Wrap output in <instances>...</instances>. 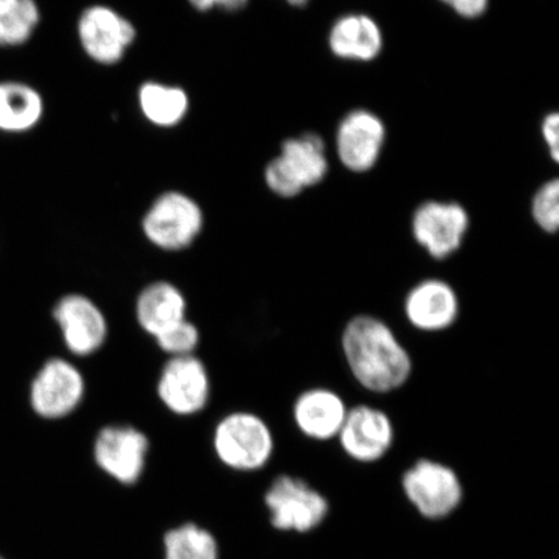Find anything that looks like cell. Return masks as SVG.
<instances>
[{
  "mask_svg": "<svg viewBox=\"0 0 559 559\" xmlns=\"http://www.w3.org/2000/svg\"><path fill=\"white\" fill-rule=\"evenodd\" d=\"M136 34L131 20L108 5L87 7L76 21V35L83 52L91 61L104 67L121 62L135 44Z\"/></svg>",
  "mask_w": 559,
  "mask_h": 559,
  "instance_id": "cell-7",
  "label": "cell"
},
{
  "mask_svg": "<svg viewBox=\"0 0 559 559\" xmlns=\"http://www.w3.org/2000/svg\"><path fill=\"white\" fill-rule=\"evenodd\" d=\"M533 216L544 233L555 234L559 227V183L551 180L544 185L533 201Z\"/></svg>",
  "mask_w": 559,
  "mask_h": 559,
  "instance_id": "cell-24",
  "label": "cell"
},
{
  "mask_svg": "<svg viewBox=\"0 0 559 559\" xmlns=\"http://www.w3.org/2000/svg\"><path fill=\"white\" fill-rule=\"evenodd\" d=\"M330 45L341 59L370 61L382 50V34L372 19L348 15L332 27Z\"/></svg>",
  "mask_w": 559,
  "mask_h": 559,
  "instance_id": "cell-19",
  "label": "cell"
},
{
  "mask_svg": "<svg viewBox=\"0 0 559 559\" xmlns=\"http://www.w3.org/2000/svg\"><path fill=\"white\" fill-rule=\"evenodd\" d=\"M44 116L45 100L37 88L20 81L0 82V132L26 134Z\"/></svg>",
  "mask_w": 559,
  "mask_h": 559,
  "instance_id": "cell-18",
  "label": "cell"
},
{
  "mask_svg": "<svg viewBox=\"0 0 559 559\" xmlns=\"http://www.w3.org/2000/svg\"><path fill=\"white\" fill-rule=\"evenodd\" d=\"M157 394L174 415H198L206 407L210 397V379L204 362L194 355L171 358L160 372Z\"/></svg>",
  "mask_w": 559,
  "mask_h": 559,
  "instance_id": "cell-11",
  "label": "cell"
},
{
  "mask_svg": "<svg viewBox=\"0 0 559 559\" xmlns=\"http://www.w3.org/2000/svg\"><path fill=\"white\" fill-rule=\"evenodd\" d=\"M348 409L337 391L313 388L297 397L293 405V419L305 437L326 442L337 439Z\"/></svg>",
  "mask_w": 559,
  "mask_h": 559,
  "instance_id": "cell-15",
  "label": "cell"
},
{
  "mask_svg": "<svg viewBox=\"0 0 559 559\" xmlns=\"http://www.w3.org/2000/svg\"><path fill=\"white\" fill-rule=\"evenodd\" d=\"M165 559H219L218 543L207 530L186 523L165 536Z\"/></svg>",
  "mask_w": 559,
  "mask_h": 559,
  "instance_id": "cell-22",
  "label": "cell"
},
{
  "mask_svg": "<svg viewBox=\"0 0 559 559\" xmlns=\"http://www.w3.org/2000/svg\"><path fill=\"white\" fill-rule=\"evenodd\" d=\"M341 345L349 373L369 393H393L411 379L414 361L408 349L390 325L373 314L349 320Z\"/></svg>",
  "mask_w": 559,
  "mask_h": 559,
  "instance_id": "cell-1",
  "label": "cell"
},
{
  "mask_svg": "<svg viewBox=\"0 0 559 559\" xmlns=\"http://www.w3.org/2000/svg\"><path fill=\"white\" fill-rule=\"evenodd\" d=\"M150 442L132 426H107L97 435L94 457L97 466L122 485H135L142 477Z\"/></svg>",
  "mask_w": 559,
  "mask_h": 559,
  "instance_id": "cell-12",
  "label": "cell"
},
{
  "mask_svg": "<svg viewBox=\"0 0 559 559\" xmlns=\"http://www.w3.org/2000/svg\"><path fill=\"white\" fill-rule=\"evenodd\" d=\"M328 171L323 140L314 134L286 140L282 153L265 167V185L280 198H296L317 186Z\"/></svg>",
  "mask_w": 559,
  "mask_h": 559,
  "instance_id": "cell-4",
  "label": "cell"
},
{
  "mask_svg": "<svg viewBox=\"0 0 559 559\" xmlns=\"http://www.w3.org/2000/svg\"><path fill=\"white\" fill-rule=\"evenodd\" d=\"M442 2L449 4L459 15L469 19L481 15L488 5V0H442Z\"/></svg>",
  "mask_w": 559,
  "mask_h": 559,
  "instance_id": "cell-26",
  "label": "cell"
},
{
  "mask_svg": "<svg viewBox=\"0 0 559 559\" xmlns=\"http://www.w3.org/2000/svg\"><path fill=\"white\" fill-rule=\"evenodd\" d=\"M86 393L81 370L62 358L47 360L31 386L32 408L41 418L60 419L80 407Z\"/></svg>",
  "mask_w": 559,
  "mask_h": 559,
  "instance_id": "cell-8",
  "label": "cell"
},
{
  "mask_svg": "<svg viewBox=\"0 0 559 559\" xmlns=\"http://www.w3.org/2000/svg\"><path fill=\"white\" fill-rule=\"evenodd\" d=\"M456 289L443 278L421 280L404 299V314L415 330L439 333L450 330L460 317Z\"/></svg>",
  "mask_w": 559,
  "mask_h": 559,
  "instance_id": "cell-14",
  "label": "cell"
},
{
  "mask_svg": "<svg viewBox=\"0 0 559 559\" xmlns=\"http://www.w3.org/2000/svg\"><path fill=\"white\" fill-rule=\"evenodd\" d=\"M204 222V212L191 195L167 191L146 210L142 229L145 239L156 248L179 251L191 247L198 239Z\"/></svg>",
  "mask_w": 559,
  "mask_h": 559,
  "instance_id": "cell-3",
  "label": "cell"
},
{
  "mask_svg": "<svg viewBox=\"0 0 559 559\" xmlns=\"http://www.w3.org/2000/svg\"><path fill=\"white\" fill-rule=\"evenodd\" d=\"M337 439L349 459L360 464H373L386 456L393 447L394 423L380 408L356 405L348 409Z\"/></svg>",
  "mask_w": 559,
  "mask_h": 559,
  "instance_id": "cell-10",
  "label": "cell"
},
{
  "mask_svg": "<svg viewBox=\"0 0 559 559\" xmlns=\"http://www.w3.org/2000/svg\"><path fill=\"white\" fill-rule=\"evenodd\" d=\"M155 340L164 353L169 354L171 358H178V356L193 355L200 344V332L198 326L186 319L157 335Z\"/></svg>",
  "mask_w": 559,
  "mask_h": 559,
  "instance_id": "cell-23",
  "label": "cell"
},
{
  "mask_svg": "<svg viewBox=\"0 0 559 559\" xmlns=\"http://www.w3.org/2000/svg\"><path fill=\"white\" fill-rule=\"evenodd\" d=\"M136 320L142 330L156 338L187 319V300L171 283H152L136 300Z\"/></svg>",
  "mask_w": 559,
  "mask_h": 559,
  "instance_id": "cell-17",
  "label": "cell"
},
{
  "mask_svg": "<svg viewBox=\"0 0 559 559\" xmlns=\"http://www.w3.org/2000/svg\"><path fill=\"white\" fill-rule=\"evenodd\" d=\"M384 140V126L379 117L366 110L349 114L337 132L338 157L347 169L362 173L376 165Z\"/></svg>",
  "mask_w": 559,
  "mask_h": 559,
  "instance_id": "cell-16",
  "label": "cell"
},
{
  "mask_svg": "<svg viewBox=\"0 0 559 559\" xmlns=\"http://www.w3.org/2000/svg\"><path fill=\"white\" fill-rule=\"evenodd\" d=\"M213 445L216 456L230 469L255 472L270 463L275 440L263 418L250 412H235L216 425Z\"/></svg>",
  "mask_w": 559,
  "mask_h": 559,
  "instance_id": "cell-2",
  "label": "cell"
},
{
  "mask_svg": "<svg viewBox=\"0 0 559 559\" xmlns=\"http://www.w3.org/2000/svg\"><path fill=\"white\" fill-rule=\"evenodd\" d=\"M192 9L199 12L222 10L225 12H239L248 5L249 0H188Z\"/></svg>",
  "mask_w": 559,
  "mask_h": 559,
  "instance_id": "cell-25",
  "label": "cell"
},
{
  "mask_svg": "<svg viewBox=\"0 0 559 559\" xmlns=\"http://www.w3.org/2000/svg\"><path fill=\"white\" fill-rule=\"evenodd\" d=\"M469 223L466 210L456 202L429 201L416 210L412 234L432 260L444 261L463 247Z\"/></svg>",
  "mask_w": 559,
  "mask_h": 559,
  "instance_id": "cell-9",
  "label": "cell"
},
{
  "mask_svg": "<svg viewBox=\"0 0 559 559\" xmlns=\"http://www.w3.org/2000/svg\"><path fill=\"white\" fill-rule=\"evenodd\" d=\"M286 2L295 7H304L309 3V0H286Z\"/></svg>",
  "mask_w": 559,
  "mask_h": 559,
  "instance_id": "cell-28",
  "label": "cell"
},
{
  "mask_svg": "<svg viewBox=\"0 0 559 559\" xmlns=\"http://www.w3.org/2000/svg\"><path fill=\"white\" fill-rule=\"evenodd\" d=\"M272 526L305 534L318 528L330 513L325 496L292 475H278L264 496Z\"/></svg>",
  "mask_w": 559,
  "mask_h": 559,
  "instance_id": "cell-6",
  "label": "cell"
},
{
  "mask_svg": "<svg viewBox=\"0 0 559 559\" xmlns=\"http://www.w3.org/2000/svg\"><path fill=\"white\" fill-rule=\"evenodd\" d=\"M40 9L35 0H0V47L27 44L40 24Z\"/></svg>",
  "mask_w": 559,
  "mask_h": 559,
  "instance_id": "cell-21",
  "label": "cell"
},
{
  "mask_svg": "<svg viewBox=\"0 0 559 559\" xmlns=\"http://www.w3.org/2000/svg\"><path fill=\"white\" fill-rule=\"evenodd\" d=\"M405 498L428 520H443L464 499V487L456 472L439 461L421 459L402 478Z\"/></svg>",
  "mask_w": 559,
  "mask_h": 559,
  "instance_id": "cell-5",
  "label": "cell"
},
{
  "mask_svg": "<svg viewBox=\"0 0 559 559\" xmlns=\"http://www.w3.org/2000/svg\"><path fill=\"white\" fill-rule=\"evenodd\" d=\"M545 142L549 145L550 155L555 160L559 159V116L549 115L543 123Z\"/></svg>",
  "mask_w": 559,
  "mask_h": 559,
  "instance_id": "cell-27",
  "label": "cell"
},
{
  "mask_svg": "<svg viewBox=\"0 0 559 559\" xmlns=\"http://www.w3.org/2000/svg\"><path fill=\"white\" fill-rule=\"evenodd\" d=\"M64 344L76 356L93 355L105 344L108 323L94 300L83 295L62 297L53 307Z\"/></svg>",
  "mask_w": 559,
  "mask_h": 559,
  "instance_id": "cell-13",
  "label": "cell"
},
{
  "mask_svg": "<svg viewBox=\"0 0 559 559\" xmlns=\"http://www.w3.org/2000/svg\"><path fill=\"white\" fill-rule=\"evenodd\" d=\"M0 559H4L3 557H0Z\"/></svg>",
  "mask_w": 559,
  "mask_h": 559,
  "instance_id": "cell-29",
  "label": "cell"
},
{
  "mask_svg": "<svg viewBox=\"0 0 559 559\" xmlns=\"http://www.w3.org/2000/svg\"><path fill=\"white\" fill-rule=\"evenodd\" d=\"M138 104L146 121L170 129L186 120L191 102L185 88L153 81L140 86Z\"/></svg>",
  "mask_w": 559,
  "mask_h": 559,
  "instance_id": "cell-20",
  "label": "cell"
}]
</instances>
